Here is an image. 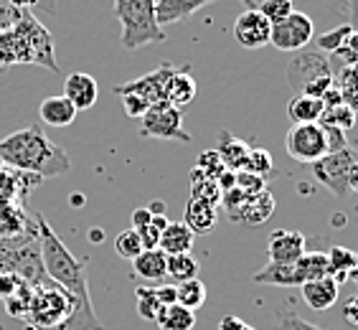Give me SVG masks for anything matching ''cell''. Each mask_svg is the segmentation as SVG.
<instances>
[{
  "label": "cell",
  "mask_w": 358,
  "mask_h": 330,
  "mask_svg": "<svg viewBox=\"0 0 358 330\" xmlns=\"http://www.w3.org/2000/svg\"><path fill=\"white\" fill-rule=\"evenodd\" d=\"M0 163L15 171L34 173L38 178H59L71 171L66 150L48 138L38 122L0 140Z\"/></svg>",
  "instance_id": "cell-1"
},
{
  "label": "cell",
  "mask_w": 358,
  "mask_h": 330,
  "mask_svg": "<svg viewBox=\"0 0 358 330\" xmlns=\"http://www.w3.org/2000/svg\"><path fill=\"white\" fill-rule=\"evenodd\" d=\"M36 224H38V241H41V257L46 275L56 285H62L74 300L82 305H92L90 295V277H87V264L71 254L66 244L59 239L54 229L48 227L43 213H36Z\"/></svg>",
  "instance_id": "cell-2"
},
{
  "label": "cell",
  "mask_w": 358,
  "mask_h": 330,
  "mask_svg": "<svg viewBox=\"0 0 358 330\" xmlns=\"http://www.w3.org/2000/svg\"><path fill=\"white\" fill-rule=\"evenodd\" d=\"M115 18L122 26L120 46L124 51L166 41V28H160L155 18V0H115Z\"/></svg>",
  "instance_id": "cell-3"
},
{
  "label": "cell",
  "mask_w": 358,
  "mask_h": 330,
  "mask_svg": "<svg viewBox=\"0 0 358 330\" xmlns=\"http://www.w3.org/2000/svg\"><path fill=\"white\" fill-rule=\"evenodd\" d=\"M0 272H10V275L21 277L31 287H41V285L51 282V277L46 275V267H43L41 241L38 239L26 241L21 247H0Z\"/></svg>",
  "instance_id": "cell-4"
},
{
  "label": "cell",
  "mask_w": 358,
  "mask_h": 330,
  "mask_svg": "<svg viewBox=\"0 0 358 330\" xmlns=\"http://www.w3.org/2000/svg\"><path fill=\"white\" fill-rule=\"evenodd\" d=\"M140 138L191 143V132L183 130V110L168 102L150 104L148 112L140 117Z\"/></svg>",
  "instance_id": "cell-5"
},
{
  "label": "cell",
  "mask_w": 358,
  "mask_h": 330,
  "mask_svg": "<svg viewBox=\"0 0 358 330\" xmlns=\"http://www.w3.org/2000/svg\"><path fill=\"white\" fill-rule=\"evenodd\" d=\"M358 158V152L351 145L338 152H328L320 160L310 165L313 178L320 183L328 193H333L336 199H345L348 196V171H351L353 160Z\"/></svg>",
  "instance_id": "cell-6"
},
{
  "label": "cell",
  "mask_w": 358,
  "mask_h": 330,
  "mask_svg": "<svg viewBox=\"0 0 358 330\" xmlns=\"http://www.w3.org/2000/svg\"><path fill=\"white\" fill-rule=\"evenodd\" d=\"M13 28L23 36V41H26L28 54H31V66H43L48 71H59L56 51H54V36L48 34V28L31 10H26L21 15V21L15 23Z\"/></svg>",
  "instance_id": "cell-7"
},
{
  "label": "cell",
  "mask_w": 358,
  "mask_h": 330,
  "mask_svg": "<svg viewBox=\"0 0 358 330\" xmlns=\"http://www.w3.org/2000/svg\"><path fill=\"white\" fill-rule=\"evenodd\" d=\"M285 150L292 160L303 165H313L323 155H328V143H325V130L320 122L292 124L285 138Z\"/></svg>",
  "instance_id": "cell-8"
},
{
  "label": "cell",
  "mask_w": 358,
  "mask_h": 330,
  "mask_svg": "<svg viewBox=\"0 0 358 330\" xmlns=\"http://www.w3.org/2000/svg\"><path fill=\"white\" fill-rule=\"evenodd\" d=\"M320 76H336L333 66L328 62V56L320 48H300L287 64V82L289 87L300 94L310 82L320 79Z\"/></svg>",
  "instance_id": "cell-9"
},
{
  "label": "cell",
  "mask_w": 358,
  "mask_h": 330,
  "mask_svg": "<svg viewBox=\"0 0 358 330\" xmlns=\"http://www.w3.org/2000/svg\"><path fill=\"white\" fill-rule=\"evenodd\" d=\"M313 36H315V23H313L310 15L292 10L287 18L272 23L269 43L275 48H280V51L295 54V51H300V48H305L313 41Z\"/></svg>",
  "instance_id": "cell-10"
},
{
  "label": "cell",
  "mask_w": 358,
  "mask_h": 330,
  "mask_svg": "<svg viewBox=\"0 0 358 330\" xmlns=\"http://www.w3.org/2000/svg\"><path fill=\"white\" fill-rule=\"evenodd\" d=\"M269 34H272V23L264 18L257 8H244L234 21V38L239 46L257 51V48L269 46Z\"/></svg>",
  "instance_id": "cell-11"
},
{
  "label": "cell",
  "mask_w": 358,
  "mask_h": 330,
  "mask_svg": "<svg viewBox=\"0 0 358 330\" xmlns=\"http://www.w3.org/2000/svg\"><path fill=\"white\" fill-rule=\"evenodd\" d=\"M28 236H38V224L36 216L26 211V203L0 201V241L28 239Z\"/></svg>",
  "instance_id": "cell-12"
},
{
  "label": "cell",
  "mask_w": 358,
  "mask_h": 330,
  "mask_svg": "<svg viewBox=\"0 0 358 330\" xmlns=\"http://www.w3.org/2000/svg\"><path fill=\"white\" fill-rule=\"evenodd\" d=\"M173 71H176V66H173V64H168V62H163L158 69H152L150 74H143L140 79H135V82L117 84V87H115V94L132 92V94L145 96L150 104L166 102V87H168V79H171Z\"/></svg>",
  "instance_id": "cell-13"
},
{
  "label": "cell",
  "mask_w": 358,
  "mask_h": 330,
  "mask_svg": "<svg viewBox=\"0 0 358 330\" xmlns=\"http://www.w3.org/2000/svg\"><path fill=\"white\" fill-rule=\"evenodd\" d=\"M308 252V239L305 234L295 231V229H275L267 239V254L269 261H285L292 264Z\"/></svg>",
  "instance_id": "cell-14"
},
{
  "label": "cell",
  "mask_w": 358,
  "mask_h": 330,
  "mask_svg": "<svg viewBox=\"0 0 358 330\" xmlns=\"http://www.w3.org/2000/svg\"><path fill=\"white\" fill-rule=\"evenodd\" d=\"M275 206H277L275 196L269 193V188H264V191L255 193V196H247L239 206L231 208V211H229V219L234 221V224H249V227H255V224H264V221L275 213Z\"/></svg>",
  "instance_id": "cell-15"
},
{
  "label": "cell",
  "mask_w": 358,
  "mask_h": 330,
  "mask_svg": "<svg viewBox=\"0 0 358 330\" xmlns=\"http://www.w3.org/2000/svg\"><path fill=\"white\" fill-rule=\"evenodd\" d=\"M300 292H303L305 305L320 313V315L336 308L338 300H341V285L333 277H320V280H310V282L300 285Z\"/></svg>",
  "instance_id": "cell-16"
},
{
  "label": "cell",
  "mask_w": 358,
  "mask_h": 330,
  "mask_svg": "<svg viewBox=\"0 0 358 330\" xmlns=\"http://www.w3.org/2000/svg\"><path fill=\"white\" fill-rule=\"evenodd\" d=\"M43 178L34 173H23L15 168L0 165V201H13V203H26L28 193L34 191Z\"/></svg>",
  "instance_id": "cell-17"
},
{
  "label": "cell",
  "mask_w": 358,
  "mask_h": 330,
  "mask_svg": "<svg viewBox=\"0 0 358 330\" xmlns=\"http://www.w3.org/2000/svg\"><path fill=\"white\" fill-rule=\"evenodd\" d=\"M64 96L74 104L76 112L92 110L99 99V84H96L94 76L84 74V71H74L64 82Z\"/></svg>",
  "instance_id": "cell-18"
},
{
  "label": "cell",
  "mask_w": 358,
  "mask_h": 330,
  "mask_svg": "<svg viewBox=\"0 0 358 330\" xmlns=\"http://www.w3.org/2000/svg\"><path fill=\"white\" fill-rule=\"evenodd\" d=\"M219 221V206L208 203L203 199H188L186 211H183V224L191 229L193 236H206L214 231Z\"/></svg>",
  "instance_id": "cell-19"
},
{
  "label": "cell",
  "mask_w": 358,
  "mask_h": 330,
  "mask_svg": "<svg viewBox=\"0 0 358 330\" xmlns=\"http://www.w3.org/2000/svg\"><path fill=\"white\" fill-rule=\"evenodd\" d=\"M211 3H216V0H155V18H158L160 28H166L171 23L186 21Z\"/></svg>",
  "instance_id": "cell-20"
},
{
  "label": "cell",
  "mask_w": 358,
  "mask_h": 330,
  "mask_svg": "<svg viewBox=\"0 0 358 330\" xmlns=\"http://www.w3.org/2000/svg\"><path fill=\"white\" fill-rule=\"evenodd\" d=\"M193 96H196V79L191 76V66H176V71L171 74L168 79V87H166V102L173 104V107H188L193 102Z\"/></svg>",
  "instance_id": "cell-21"
},
{
  "label": "cell",
  "mask_w": 358,
  "mask_h": 330,
  "mask_svg": "<svg viewBox=\"0 0 358 330\" xmlns=\"http://www.w3.org/2000/svg\"><path fill=\"white\" fill-rule=\"evenodd\" d=\"M38 115H41V122L48 127H69L76 120V107L64 94H56L46 96L38 104Z\"/></svg>",
  "instance_id": "cell-22"
},
{
  "label": "cell",
  "mask_w": 358,
  "mask_h": 330,
  "mask_svg": "<svg viewBox=\"0 0 358 330\" xmlns=\"http://www.w3.org/2000/svg\"><path fill=\"white\" fill-rule=\"evenodd\" d=\"M193 239H196V236L191 234V229H188L186 224H183V221H168V227L163 229V234H160L158 249L166 257H173V254H191Z\"/></svg>",
  "instance_id": "cell-23"
},
{
  "label": "cell",
  "mask_w": 358,
  "mask_h": 330,
  "mask_svg": "<svg viewBox=\"0 0 358 330\" xmlns=\"http://www.w3.org/2000/svg\"><path fill=\"white\" fill-rule=\"evenodd\" d=\"M257 285H269V287H300V277H297L295 261L285 264V261H267L259 272L252 277Z\"/></svg>",
  "instance_id": "cell-24"
},
{
  "label": "cell",
  "mask_w": 358,
  "mask_h": 330,
  "mask_svg": "<svg viewBox=\"0 0 358 330\" xmlns=\"http://www.w3.org/2000/svg\"><path fill=\"white\" fill-rule=\"evenodd\" d=\"M166 259L168 257L160 249H143L135 259H132V269L140 280L148 282H163L166 280Z\"/></svg>",
  "instance_id": "cell-25"
},
{
  "label": "cell",
  "mask_w": 358,
  "mask_h": 330,
  "mask_svg": "<svg viewBox=\"0 0 358 330\" xmlns=\"http://www.w3.org/2000/svg\"><path fill=\"white\" fill-rule=\"evenodd\" d=\"M249 150H252V148H249L244 140L236 138V135H231V132H219L216 152H219L221 163L227 165L229 171H239L241 165H244V160H247Z\"/></svg>",
  "instance_id": "cell-26"
},
{
  "label": "cell",
  "mask_w": 358,
  "mask_h": 330,
  "mask_svg": "<svg viewBox=\"0 0 358 330\" xmlns=\"http://www.w3.org/2000/svg\"><path fill=\"white\" fill-rule=\"evenodd\" d=\"M323 102L317 96L310 94H295L287 102V117L292 124H308V122H317L320 115H323Z\"/></svg>",
  "instance_id": "cell-27"
},
{
  "label": "cell",
  "mask_w": 358,
  "mask_h": 330,
  "mask_svg": "<svg viewBox=\"0 0 358 330\" xmlns=\"http://www.w3.org/2000/svg\"><path fill=\"white\" fill-rule=\"evenodd\" d=\"M295 269H297V277H300V285L310 282V280H320V277H331V264H328V257H325L323 249L305 252L295 261Z\"/></svg>",
  "instance_id": "cell-28"
},
{
  "label": "cell",
  "mask_w": 358,
  "mask_h": 330,
  "mask_svg": "<svg viewBox=\"0 0 358 330\" xmlns=\"http://www.w3.org/2000/svg\"><path fill=\"white\" fill-rule=\"evenodd\" d=\"M155 325L160 330H193L196 328V313L178 303L166 305L155 317Z\"/></svg>",
  "instance_id": "cell-29"
},
{
  "label": "cell",
  "mask_w": 358,
  "mask_h": 330,
  "mask_svg": "<svg viewBox=\"0 0 358 330\" xmlns=\"http://www.w3.org/2000/svg\"><path fill=\"white\" fill-rule=\"evenodd\" d=\"M328 257V264H331V277L336 280L338 285L348 282V275H351V269L356 267L358 254L353 249H345V247H331L325 252Z\"/></svg>",
  "instance_id": "cell-30"
},
{
  "label": "cell",
  "mask_w": 358,
  "mask_h": 330,
  "mask_svg": "<svg viewBox=\"0 0 358 330\" xmlns=\"http://www.w3.org/2000/svg\"><path fill=\"white\" fill-rule=\"evenodd\" d=\"M199 277V261L191 254H173L166 259V280H171L173 285L188 282Z\"/></svg>",
  "instance_id": "cell-31"
},
{
  "label": "cell",
  "mask_w": 358,
  "mask_h": 330,
  "mask_svg": "<svg viewBox=\"0 0 358 330\" xmlns=\"http://www.w3.org/2000/svg\"><path fill=\"white\" fill-rule=\"evenodd\" d=\"M206 297H208V289L199 277H196V280H188V282L176 285V303L193 310V313H196L199 308H203Z\"/></svg>",
  "instance_id": "cell-32"
},
{
  "label": "cell",
  "mask_w": 358,
  "mask_h": 330,
  "mask_svg": "<svg viewBox=\"0 0 358 330\" xmlns=\"http://www.w3.org/2000/svg\"><path fill=\"white\" fill-rule=\"evenodd\" d=\"M239 171L255 173V175L264 178L267 183H269V178H277V175H280V171H275V160H272V155H269L267 150H262V148H252Z\"/></svg>",
  "instance_id": "cell-33"
},
{
  "label": "cell",
  "mask_w": 358,
  "mask_h": 330,
  "mask_svg": "<svg viewBox=\"0 0 358 330\" xmlns=\"http://www.w3.org/2000/svg\"><path fill=\"white\" fill-rule=\"evenodd\" d=\"M191 199H203L208 203H216L219 206L221 201V188L214 178H208L199 168H193L191 171Z\"/></svg>",
  "instance_id": "cell-34"
},
{
  "label": "cell",
  "mask_w": 358,
  "mask_h": 330,
  "mask_svg": "<svg viewBox=\"0 0 358 330\" xmlns=\"http://www.w3.org/2000/svg\"><path fill=\"white\" fill-rule=\"evenodd\" d=\"M317 122L348 132L353 127V124H356V112H353L345 102H341V104H336V107H325L323 115H320V120H317Z\"/></svg>",
  "instance_id": "cell-35"
},
{
  "label": "cell",
  "mask_w": 358,
  "mask_h": 330,
  "mask_svg": "<svg viewBox=\"0 0 358 330\" xmlns=\"http://www.w3.org/2000/svg\"><path fill=\"white\" fill-rule=\"evenodd\" d=\"M135 297H138V315L143 317V320H150V323H155L158 313L163 310L158 295H155V287H145V285H143V287L135 289Z\"/></svg>",
  "instance_id": "cell-36"
},
{
  "label": "cell",
  "mask_w": 358,
  "mask_h": 330,
  "mask_svg": "<svg viewBox=\"0 0 358 330\" xmlns=\"http://www.w3.org/2000/svg\"><path fill=\"white\" fill-rule=\"evenodd\" d=\"M31 297H34V287H31L28 282H23L21 287L15 289L13 295L3 300V305H6V313L10 317H18V320H23L28 305H31Z\"/></svg>",
  "instance_id": "cell-37"
},
{
  "label": "cell",
  "mask_w": 358,
  "mask_h": 330,
  "mask_svg": "<svg viewBox=\"0 0 358 330\" xmlns=\"http://www.w3.org/2000/svg\"><path fill=\"white\" fill-rule=\"evenodd\" d=\"M115 252H117L122 259H135V257L143 252V241H140L138 231L135 229H124L120 231L117 239H115Z\"/></svg>",
  "instance_id": "cell-38"
},
{
  "label": "cell",
  "mask_w": 358,
  "mask_h": 330,
  "mask_svg": "<svg viewBox=\"0 0 358 330\" xmlns=\"http://www.w3.org/2000/svg\"><path fill=\"white\" fill-rule=\"evenodd\" d=\"M257 10H259L269 23H277V21H282V18H287L295 8H292V0H262V3L257 6Z\"/></svg>",
  "instance_id": "cell-39"
},
{
  "label": "cell",
  "mask_w": 358,
  "mask_h": 330,
  "mask_svg": "<svg viewBox=\"0 0 358 330\" xmlns=\"http://www.w3.org/2000/svg\"><path fill=\"white\" fill-rule=\"evenodd\" d=\"M196 168H199L203 175H208V178H219L221 173L227 171V165L221 163V158H219V152L216 150H203L199 155V160H196Z\"/></svg>",
  "instance_id": "cell-40"
},
{
  "label": "cell",
  "mask_w": 358,
  "mask_h": 330,
  "mask_svg": "<svg viewBox=\"0 0 358 330\" xmlns=\"http://www.w3.org/2000/svg\"><path fill=\"white\" fill-rule=\"evenodd\" d=\"M351 34H353V28L351 26H341V28H336V31H331V34H325V36H320V41H317V46H320V51H341V48L345 46V41L351 38Z\"/></svg>",
  "instance_id": "cell-41"
},
{
  "label": "cell",
  "mask_w": 358,
  "mask_h": 330,
  "mask_svg": "<svg viewBox=\"0 0 358 330\" xmlns=\"http://www.w3.org/2000/svg\"><path fill=\"white\" fill-rule=\"evenodd\" d=\"M280 325H277V330H328L323 328V325H315L310 323V320H305V317H300L297 313H292V310H280Z\"/></svg>",
  "instance_id": "cell-42"
},
{
  "label": "cell",
  "mask_w": 358,
  "mask_h": 330,
  "mask_svg": "<svg viewBox=\"0 0 358 330\" xmlns=\"http://www.w3.org/2000/svg\"><path fill=\"white\" fill-rule=\"evenodd\" d=\"M338 320L345 330H358V292L348 295L341 303V310H338Z\"/></svg>",
  "instance_id": "cell-43"
},
{
  "label": "cell",
  "mask_w": 358,
  "mask_h": 330,
  "mask_svg": "<svg viewBox=\"0 0 358 330\" xmlns=\"http://www.w3.org/2000/svg\"><path fill=\"white\" fill-rule=\"evenodd\" d=\"M234 188L244 191L247 196H255V193L264 191L267 188V180L255 175V173H247V171H234Z\"/></svg>",
  "instance_id": "cell-44"
},
{
  "label": "cell",
  "mask_w": 358,
  "mask_h": 330,
  "mask_svg": "<svg viewBox=\"0 0 358 330\" xmlns=\"http://www.w3.org/2000/svg\"><path fill=\"white\" fill-rule=\"evenodd\" d=\"M120 96H122V104H124V115L132 120H140L145 112H148V107H150V102H148L145 96L132 94V92H124V94H120Z\"/></svg>",
  "instance_id": "cell-45"
},
{
  "label": "cell",
  "mask_w": 358,
  "mask_h": 330,
  "mask_svg": "<svg viewBox=\"0 0 358 330\" xmlns=\"http://www.w3.org/2000/svg\"><path fill=\"white\" fill-rule=\"evenodd\" d=\"M323 130H325V143H328V152H338L343 150V148H348V140H345L343 130L328 127V124H323Z\"/></svg>",
  "instance_id": "cell-46"
},
{
  "label": "cell",
  "mask_w": 358,
  "mask_h": 330,
  "mask_svg": "<svg viewBox=\"0 0 358 330\" xmlns=\"http://www.w3.org/2000/svg\"><path fill=\"white\" fill-rule=\"evenodd\" d=\"M138 231V236H140V241H143V249H158V244H160V231L155 224H148V227H143V229H135Z\"/></svg>",
  "instance_id": "cell-47"
},
{
  "label": "cell",
  "mask_w": 358,
  "mask_h": 330,
  "mask_svg": "<svg viewBox=\"0 0 358 330\" xmlns=\"http://www.w3.org/2000/svg\"><path fill=\"white\" fill-rule=\"evenodd\" d=\"M150 221H152V213L148 206H140L132 211V229H143V227H148Z\"/></svg>",
  "instance_id": "cell-48"
},
{
  "label": "cell",
  "mask_w": 358,
  "mask_h": 330,
  "mask_svg": "<svg viewBox=\"0 0 358 330\" xmlns=\"http://www.w3.org/2000/svg\"><path fill=\"white\" fill-rule=\"evenodd\" d=\"M155 295H158L163 308H166V305H173L176 303V285H158V287H155Z\"/></svg>",
  "instance_id": "cell-49"
},
{
  "label": "cell",
  "mask_w": 358,
  "mask_h": 330,
  "mask_svg": "<svg viewBox=\"0 0 358 330\" xmlns=\"http://www.w3.org/2000/svg\"><path fill=\"white\" fill-rule=\"evenodd\" d=\"M341 94H343V102L348 104L353 112H358V82L343 87V89H341Z\"/></svg>",
  "instance_id": "cell-50"
},
{
  "label": "cell",
  "mask_w": 358,
  "mask_h": 330,
  "mask_svg": "<svg viewBox=\"0 0 358 330\" xmlns=\"http://www.w3.org/2000/svg\"><path fill=\"white\" fill-rule=\"evenodd\" d=\"M244 320L239 315H224L219 323V330H244Z\"/></svg>",
  "instance_id": "cell-51"
},
{
  "label": "cell",
  "mask_w": 358,
  "mask_h": 330,
  "mask_svg": "<svg viewBox=\"0 0 358 330\" xmlns=\"http://www.w3.org/2000/svg\"><path fill=\"white\" fill-rule=\"evenodd\" d=\"M8 6L18 8V10H31L34 13V8H46L43 6V0H6Z\"/></svg>",
  "instance_id": "cell-52"
},
{
  "label": "cell",
  "mask_w": 358,
  "mask_h": 330,
  "mask_svg": "<svg viewBox=\"0 0 358 330\" xmlns=\"http://www.w3.org/2000/svg\"><path fill=\"white\" fill-rule=\"evenodd\" d=\"M345 13H348V18H351V23L348 26L353 28L358 34V0H348V6H345Z\"/></svg>",
  "instance_id": "cell-53"
},
{
  "label": "cell",
  "mask_w": 358,
  "mask_h": 330,
  "mask_svg": "<svg viewBox=\"0 0 358 330\" xmlns=\"http://www.w3.org/2000/svg\"><path fill=\"white\" fill-rule=\"evenodd\" d=\"M348 191L358 193V158L353 160L351 171H348Z\"/></svg>",
  "instance_id": "cell-54"
},
{
  "label": "cell",
  "mask_w": 358,
  "mask_h": 330,
  "mask_svg": "<svg viewBox=\"0 0 358 330\" xmlns=\"http://www.w3.org/2000/svg\"><path fill=\"white\" fill-rule=\"evenodd\" d=\"M148 208H150L152 216H160V213H166V203H163V201H152Z\"/></svg>",
  "instance_id": "cell-55"
},
{
  "label": "cell",
  "mask_w": 358,
  "mask_h": 330,
  "mask_svg": "<svg viewBox=\"0 0 358 330\" xmlns=\"http://www.w3.org/2000/svg\"><path fill=\"white\" fill-rule=\"evenodd\" d=\"M348 282L356 285V287H358V261H356V267L351 269V275H348Z\"/></svg>",
  "instance_id": "cell-56"
},
{
  "label": "cell",
  "mask_w": 358,
  "mask_h": 330,
  "mask_svg": "<svg viewBox=\"0 0 358 330\" xmlns=\"http://www.w3.org/2000/svg\"><path fill=\"white\" fill-rule=\"evenodd\" d=\"M241 3H244L247 8H257V0H241Z\"/></svg>",
  "instance_id": "cell-57"
},
{
  "label": "cell",
  "mask_w": 358,
  "mask_h": 330,
  "mask_svg": "<svg viewBox=\"0 0 358 330\" xmlns=\"http://www.w3.org/2000/svg\"><path fill=\"white\" fill-rule=\"evenodd\" d=\"M244 330H257V328H252V325H244Z\"/></svg>",
  "instance_id": "cell-58"
}]
</instances>
